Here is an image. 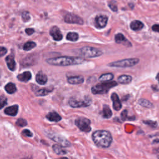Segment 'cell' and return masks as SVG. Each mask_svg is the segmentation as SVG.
I'll list each match as a JSON object with an SVG mask.
<instances>
[{"label": "cell", "mask_w": 159, "mask_h": 159, "mask_svg": "<svg viewBox=\"0 0 159 159\" xmlns=\"http://www.w3.org/2000/svg\"><path fill=\"white\" fill-rule=\"evenodd\" d=\"M114 78V75L111 73H104L101 75L99 78V80L101 82H106V81H109L113 80Z\"/></svg>", "instance_id": "obj_25"}, {"label": "cell", "mask_w": 159, "mask_h": 159, "mask_svg": "<svg viewBox=\"0 0 159 159\" xmlns=\"http://www.w3.org/2000/svg\"><path fill=\"white\" fill-rule=\"evenodd\" d=\"M64 20L65 22L69 24H76L80 25L83 24V20L80 16L71 13H68L65 16Z\"/></svg>", "instance_id": "obj_9"}, {"label": "cell", "mask_w": 159, "mask_h": 159, "mask_svg": "<svg viewBox=\"0 0 159 159\" xmlns=\"http://www.w3.org/2000/svg\"><path fill=\"white\" fill-rule=\"evenodd\" d=\"M85 60L80 57H58L47 60V62L52 65L55 66H70L79 65L84 63Z\"/></svg>", "instance_id": "obj_1"}, {"label": "cell", "mask_w": 159, "mask_h": 159, "mask_svg": "<svg viewBox=\"0 0 159 159\" xmlns=\"http://www.w3.org/2000/svg\"><path fill=\"white\" fill-rule=\"evenodd\" d=\"M130 29L133 30L137 31L141 30L143 27V24L140 20H134L130 24Z\"/></svg>", "instance_id": "obj_22"}, {"label": "cell", "mask_w": 159, "mask_h": 159, "mask_svg": "<svg viewBox=\"0 0 159 159\" xmlns=\"http://www.w3.org/2000/svg\"><path fill=\"white\" fill-rule=\"evenodd\" d=\"M67 81L70 84H82L84 82V77L81 75L70 76V77H68Z\"/></svg>", "instance_id": "obj_14"}, {"label": "cell", "mask_w": 159, "mask_h": 159, "mask_svg": "<svg viewBox=\"0 0 159 159\" xmlns=\"http://www.w3.org/2000/svg\"><path fill=\"white\" fill-rule=\"evenodd\" d=\"M17 79L22 82H27L29 81L32 78V75L30 71H25L21 74H19L17 76Z\"/></svg>", "instance_id": "obj_19"}, {"label": "cell", "mask_w": 159, "mask_h": 159, "mask_svg": "<svg viewBox=\"0 0 159 159\" xmlns=\"http://www.w3.org/2000/svg\"><path fill=\"white\" fill-rule=\"evenodd\" d=\"M25 31L26 34L28 35H32L35 32L34 29H32V28H27L25 30Z\"/></svg>", "instance_id": "obj_36"}, {"label": "cell", "mask_w": 159, "mask_h": 159, "mask_svg": "<svg viewBox=\"0 0 159 159\" xmlns=\"http://www.w3.org/2000/svg\"><path fill=\"white\" fill-rule=\"evenodd\" d=\"M152 29L154 32H159V24H154L152 27Z\"/></svg>", "instance_id": "obj_38"}, {"label": "cell", "mask_w": 159, "mask_h": 159, "mask_svg": "<svg viewBox=\"0 0 159 159\" xmlns=\"http://www.w3.org/2000/svg\"><path fill=\"white\" fill-rule=\"evenodd\" d=\"M115 41L117 43H122L126 46H131L130 42L125 37V36L120 33L117 34L115 35Z\"/></svg>", "instance_id": "obj_13"}, {"label": "cell", "mask_w": 159, "mask_h": 159, "mask_svg": "<svg viewBox=\"0 0 159 159\" xmlns=\"http://www.w3.org/2000/svg\"><path fill=\"white\" fill-rule=\"evenodd\" d=\"M22 19L23 20L24 22H27L30 20V15H29V13L27 11H25L22 13Z\"/></svg>", "instance_id": "obj_33"}, {"label": "cell", "mask_w": 159, "mask_h": 159, "mask_svg": "<svg viewBox=\"0 0 159 159\" xmlns=\"http://www.w3.org/2000/svg\"><path fill=\"white\" fill-rule=\"evenodd\" d=\"M46 117L48 120L52 122H58L61 119V117L55 111H52L49 112L46 116Z\"/></svg>", "instance_id": "obj_17"}, {"label": "cell", "mask_w": 159, "mask_h": 159, "mask_svg": "<svg viewBox=\"0 0 159 159\" xmlns=\"http://www.w3.org/2000/svg\"><path fill=\"white\" fill-rule=\"evenodd\" d=\"M50 34L53 37V39L57 41H60L63 38V35L60 30L57 26H53L51 28L50 30Z\"/></svg>", "instance_id": "obj_11"}, {"label": "cell", "mask_w": 159, "mask_h": 159, "mask_svg": "<svg viewBox=\"0 0 159 159\" xmlns=\"http://www.w3.org/2000/svg\"><path fill=\"white\" fill-rule=\"evenodd\" d=\"M27 122L26 120H25L24 119H19L16 121V125H17L18 126H20V127L25 126L27 125Z\"/></svg>", "instance_id": "obj_32"}, {"label": "cell", "mask_w": 159, "mask_h": 159, "mask_svg": "<svg viewBox=\"0 0 159 159\" xmlns=\"http://www.w3.org/2000/svg\"><path fill=\"white\" fill-rule=\"evenodd\" d=\"M91 99L89 96H84L83 98H70L68 101L69 105L74 108L84 107L89 106L91 104Z\"/></svg>", "instance_id": "obj_5"}, {"label": "cell", "mask_w": 159, "mask_h": 159, "mask_svg": "<svg viewBox=\"0 0 159 159\" xmlns=\"http://www.w3.org/2000/svg\"><path fill=\"white\" fill-rule=\"evenodd\" d=\"M76 125L80 129V130L84 132H89L91 130V127L90 126L91 121L89 119L80 117L75 120Z\"/></svg>", "instance_id": "obj_7"}, {"label": "cell", "mask_w": 159, "mask_h": 159, "mask_svg": "<svg viewBox=\"0 0 159 159\" xmlns=\"http://www.w3.org/2000/svg\"><path fill=\"white\" fill-rule=\"evenodd\" d=\"M6 62L8 68L11 70L14 71L16 68V62L14 61V56L13 55H9L6 58Z\"/></svg>", "instance_id": "obj_18"}, {"label": "cell", "mask_w": 159, "mask_h": 159, "mask_svg": "<svg viewBox=\"0 0 159 159\" xmlns=\"http://www.w3.org/2000/svg\"><path fill=\"white\" fill-rule=\"evenodd\" d=\"M111 98L112 101V106L114 109H115L116 111H119L122 107V104L119 98V96L116 93H113L111 94Z\"/></svg>", "instance_id": "obj_12"}, {"label": "cell", "mask_w": 159, "mask_h": 159, "mask_svg": "<svg viewBox=\"0 0 159 159\" xmlns=\"http://www.w3.org/2000/svg\"><path fill=\"white\" fill-rule=\"evenodd\" d=\"M7 53V49L4 47H0V57L4 56Z\"/></svg>", "instance_id": "obj_35"}, {"label": "cell", "mask_w": 159, "mask_h": 159, "mask_svg": "<svg viewBox=\"0 0 159 159\" xmlns=\"http://www.w3.org/2000/svg\"><path fill=\"white\" fill-rule=\"evenodd\" d=\"M132 80V78L130 75H120L118 77L117 81L119 83L123 84H127L130 83Z\"/></svg>", "instance_id": "obj_20"}, {"label": "cell", "mask_w": 159, "mask_h": 159, "mask_svg": "<svg viewBox=\"0 0 159 159\" xmlns=\"http://www.w3.org/2000/svg\"><path fill=\"white\" fill-rule=\"evenodd\" d=\"M79 38V35L76 32H69L66 35V39L70 41L75 42Z\"/></svg>", "instance_id": "obj_28"}, {"label": "cell", "mask_w": 159, "mask_h": 159, "mask_svg": "<svg viewBox=\"0 0 159 159\" xmlns=\"http://www.w3.org/2000/svg\"><path fill=\"white\" fill-rule=\"evenodd\" d=\"M121 117L122 119L123 120H125L127 118V111L126 110L124 111L122 113H121Z\"/></svg>", "instance_id": "obj_37"}, {"label": "cell", "mask_w": 159, "mask_h": 159, "mask_svg": "<svg viewBox=\"0 0 159 159\" xmlns=\"http://www.w3.org/2000/svg\"><path fill=\"white\" fill-rule=\"evenodd\" d=\"M37 89H35L34 93L36 96H43L47 95L48 93L52 92L53 91V88H38L37 87L35 86Z\"/></svg>", "instance_id": "obj_15"}, {"label": "cell", "mask_w": 159, "mask_h": 159, "mask_svg": "<svg viewBox=\"0 0 159 159\" xmlns=\"http://www.w3.org/2000/svg\"><path fill=\"white\" fill-rule=\"evenodd\" d=\"M52 148H53V152L58 155H64L67 153L66 150H65L61 146H60L58 144L53 145Z\"/></svg>", "instance_id": "obj_23"}, {"label": "cell", "mask_w": 159, "mask_h": 159, "mask_svg": "<svg viewBox=\"0 0 159 159\" xmlns=\"http://www.w3.org/2000/svg\"><path fill=\"white\" fill-rule=\"evenodd\" d=\"M108 6L112 11H113L114 12H116L117 11V6L116 2L115 1L112 0V1H109Z\"/></svg>", "instance_id": "obj_30"}, {"label": "cell", "mask_w": 159, "mask_h": 159, "mask_svg": "<svg viewBox=\"0 0 159 159\" xmlns=\"http://www.w3.org/2000/svg\"><path fill=\"white\" fill-rule=\"evenodd\" d=\"M22 134L25 135V136H27V137H32L33 135H32V133L28 129H25L22 132Z\"/></svg>", "instance_id": "obj_34"}, {"label": "cell", "mask_w": 159, "mask_h": 159, "mask_svg": "<svg viewBox=\"0 0 159 159\" xmlns=\"http://www.w3.org/2000/svg\"><path fill=\"white\" fill-rule=\"evenodd\" d=\"M117 85V83L115 81H109L102 82V83L93 86L91 88V92L94 94H103L107 93L109 89Z\"/></svg>", "instance_id": "obj_3"}, {"label": "cell", "mask_w": 159, "mask_h": 159, "mask_svg": "<svg viewBox=\"0 0 159 159\" xmlns=\"http://www.w3.org/2000/svg\"><path fill=\"white\" fill-rule=\"evenodd\" d=\"M139 62V59L137 58H131L123 59L116 61L111 62L108 64L109 66L117 68H128L137 65Z\"/></svg>", "instance_id": "obj_4"}, {"label": "cell", "mask_w": 159, "mask_h": 159, "mask_svg": "<svg viewBox=\"0 0 159 159\" xmlns=\"http://www.w3.org/2000/svg\"><path fill=\"white\" fill-rule=\"evenodd\" d=\"M36 46V43L34 42H32V41H29L27 42H26L24 46H23V49L24 50H26V51H28V50H30L31 49H32L33 48H34Z\"/></svg>", "instance_id": "obj_29"}, {"label": "cell", "mask_w": 159, "mask_h": 159, "mask_svg": "<svg viewBox=\"0 0 159 159\" xmlns=\"http://www.w3.org/2000/svg\"><path fill=\"white\" fill-rule=\"evenodd\" d=\"M35 79L36 81L39 84H45L47 82V76L42 72H39L36 75Z\"/></svg>", "instance_id": "obj_21"}, {"label": "cell", "mask_w": 159, "mask_h": 159, "mask_svg": "<svg viewBox=\"0 0 159 159\" xmlns=\"http://www.w3.org/2000/svg\"><path fill=\"white\" fill-rule=\"evenodd\" d=\"M4 89L9 94H13L16 91V85L12 83H7Z\"/></svg>", "instance_id": "obj_26"}, {"label": "cell", "mask_w": 159, "mask_h": 159, "mask_svg": "<svg viewBox=\"0 0 159 159\" xmlns=\"http://www.w3.org/2000/svg\"><path fill=\"white\" fill-rule=\"evenodd\" d=\"M80 53L85 58H95L102 55V52L95 47L85 46L80 49Z\"/></svg>", "instance_id": "obj_6"}, {"label": "cell", "mask_w": 159, "mask_h": 159, "mask_svg": "<svg viewBox=\"0 0 159 159\" xmlns=\"http://www.w3.org/2000/svg\"><path fill=\"white\" fill-rule=\"evenodd\" d=\"M48 136L52 140H53V141L59 143L60 145H61L63 147L71 146V143L68 140H66L65 138H64L63 137H62L60 135L50 133V134H49V135H48Z\"/></svg>", "instance_id": "obj_8"}, {"label": "cell", "mask_w": 159, "mask_h": 159, "mask_svg": "<svg viewBox=\"0 0 159 159\" xmlns=\"http://www.w3.org/2000/svg\"><path fill=\"white\" fill-rule=\"evenodd\" d=\"M92 139L94 143L101 148L109 147L112 142L111 133L105 130H98L94 132L92 134Z\"/></svg>", "instance_id": "obj_2"}, {"label": "cell", "mask_w": 159, "mask_h": 159, "mask_svg": "<svg viewBox=\"0 0 159 159\" xmlns=\"http://www.w3.org/2000/svg\"><path fill=\"white\" fill-rule=\"evenodd\" d=\"M107 22V17L104 15L98 16L95 18V25L99 29L104 28Z\"/></svg>", "instance_id": "obj_10"}, {"label": "cell", "mask_w": 159, "mask_h": 159, "mask_svg": "<svg viewBox=\"0 0 159 159\" xmlns=\"http://www.w3.org/2000/svg\"><path fill=\"white\" fill-rule=\"evenodd\" d=\"M7 104V98L4 96H0V109Z\"/></svg>", "instance_id": "obj_31"}, {"label": "cell", "mask_w": 159, "mask_h": 159, "mask_svg": "<svg viewBox=\"0 0 159 159\" xmlns=\"http://www.w3.org/2000/svg\"><path fill=\"white\" fill-rule=\"evenodd\" d=\"M138 102L142 106H143L147 108H151L153 107V104L151 102H150L148 100H147L145 99H140Z\"/></svg>", "instance_id": "obj_27"}, {"label": "cell", "mask_w": 159, "mask_h": 159, "mask_svg": "<svg viewBox=\"0 0 159 159\" xmlns=\"http://www.w3.org/2000/svg\"><path fill=\"white\" fill-rule=\"evenodd\" d=\"M18 106L17 105H13L9 107H7L4 110V113L11 116H16L18 112Z\"/></svg>", "instance_id": "obj_16"}, {"label": "cell", "mask_w": 159, "mask_h": 159, "mask_svg": "<svg viewBox=\"0 0 159 159\" xmlns=\"http://www.w3.org/2000/svg\"><path fill=\"white\" fill-rule=\"evenodd\" d=\"M156 79L158 80V83H159V72L158 73V74H157V76H156Z\"/></svg>", "instance_id": "obj_39"}, {"label": "cell", "mask_w": 159, "mask_h": 159, "mask_svg": "<svg viewBox=\"0 0 159 159\" xmlns=\"http://www.w3.org/2000/svg\"><path fill=\"white\" fill-rule=\"evenodd\" d=\"M112 112L110 109V107L107 106L104 104L102 107V115L104 118L109 119L112 116Z\"/></svg>", "instance_id": "obj_24"}]
</instances>
